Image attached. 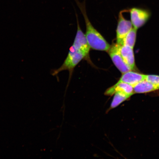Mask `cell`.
<instances>
[{"mask_svg":"<svg viewBox=\"0 0 159 159\" xmlns=\"http://www.w3.org/2000/svg\"><path fill=\"white\" fill-rule=\"evenodd\" d=\"M83 14L86 25V36L91 48L95 50L108 52L111 46L104 37L94 28L87 17L85 9V0L81 3L79 0H75Z\"/></svg>","mask_w":159,"mask_h":159,"instance_id":"6da1fadb","label":"cell"},{"mask_svg":"<svg viewBox=\"0 0 159 159\" xmlns=\"http://www.w3.org/2000/svg\"><path fill=\"white\" fill-rule=\"evenodd\" d=\"M84 58H86L85 56L77 51L72 45L70 48L68 54L63 65L59 69L54 70L52 75H57L61 71L67 70L69 71L70 76L75 67Z\"/></svg>","mask_w":159,"mask_h":159,"instance_id":"7a4b0ae2","label":"cell"},{"mask_svg":"<svg viewBox=\"0 0 159 159\" xmlns=\"http://www.w3.org/2000/svg\"><path fill=\"white\" fill-rule=\"evenodd\" d=\"M120 45L115 43L111 46L108 52L113 63L120 72L123 74L129 71H133L126 64L121 55L120 50Z\"/></svg>","mask_w":159,"mask_h":159,"instance_id":"3957f363","label":"cell"},{"mask_svg":"<svg viewBox=\"0 0 159 159\" xmlns=\"http://www.w3.org/2000/svg\"><path fill=\"white\" fill-rule=\"evenodd\" d=\"M77 18V29L73 46L77 51L82 53L86 58L89 57L91 48L87 41L86 36L80 28L78 18Z\"/></svg>","mask_w":159,"mask_h":159,"instance_id":"277c9868","label":"cell"},{"mask_svg":"<svg viewBox=\"0 0 159 159\" xmlns=\"http://www.w3.org/2000/svg\"><path fill=\"white\" fill-rule=\"evenodd\" d=\"M131 22L138 30L146 23L150 17V13L146 10L134 7L130 10Z\"/></svg>","mask_w":159,"mask_h":159,"instance_id":"5b68a950","label":"cell"},{"mask_svg":"<svg viewBox=\"0 0 159 159\" xmlns=\"http://www.w3.org/2000/svg\"><path fill=\"white\" fill-rule=\"evenodd\" d=\"M121 11L119 14L116 30V43L119 45L122 44L125 37L133 28L131 21L125 19Z\"/></svg>","mask_w":159,"mask_h":159,"instance_id":"8992f818","label":"cell"},{"mask_svg":"<svg viewBox=\"0 0 159 159\" xmlns=\"http://www.w3.org/2000/svg\"><path fill=\"white\" fill-rule=\"evenodd\" d=\"M147 75L140 74L133 71L123 73L118 82H123L134 87L141 81L146 80Z\"/></svg>","mask_w":159,"mask_h":159,"instance_id":"52a82bcc","label":"cell"},{"mask_svg":"<svg viewBox=\"0 0 159 159\" xmlns=\"http://www.w3.org/2000/svg\"><path fill=\"white\" fill-rule=\"evenodd\" d=\"M133 48L128 46L120 45L119 50L125 62L130 67L133 71L136 69L134 56Z\"/></svg>","mask_w":159,"mask_h":159,"instance_id":"ba28073f","label":"cell"},{"mask_svg":"<svg viewBox=\"0 0 159 159\" xmlns=\"http://www.w3.org/2000/svg\"><path fill=\"white\" fill-rule=\"evenodd\" d=\"M116 91H121L131 96L135 94L134 87L132 85L126 83L118 82L107 89L105 93V94L107 96H112Z\"/></svg>","mask_w":159,"mask_h":159,"instance_id":"9c48e42d","label":"cell"},{"mask_svg":"<svg viewBox=\"0 0 159 159\" xmlns=\"http://www.w3.org/2000/svg\"><path fill=\"white\" fill-rule=\"evenodd\" d=\"M134 89L135 94L148 93L159 90V85L154 84L146 80L134 85Z\"/></svg>","mask_w":159,"mask_h":159,"instance_id":"30bf717a","label":"cell"},{"mask_svg":"<svg viewBox=\"0 0 159 159\" xmlns=\"http://www.w3.org/2000/svg\"><path fill=\"white\" fill-rule=\"evenodd\" d=\"M114 98H113L112 102L111 103L109 110L116 108L121 103L127 100L132 96L130 95L121 92V91H116L114 93Z\"/></svg>","mask_w":159,"mask_h":159,"instance_id":"8fae6325","label":"cell"},{"mask_svg":"<svg viewBox=\"0 0 159 159\" xmlns=\"http://www.w3.org/2000/svg\"><path fill=\"white\" fill-rule=\"evenodd\" d=\"M137 29L133 27L123 40L122 44L134 49L136 43Z\"/></svg>","mask_w":159,"mask_h":159,"instance_id":"7c38bea8","label":"cell"},{"mask_svg":"<svg viewBox=\"0 0 159 159\" xmlns=\"http://www.w3.org/2000/svg\"><path fill=\"white\" fill-rule=\"evenodd\" d=\"M146 80L154 84L159 85V75H147Z\"/></svg>","mask_w":159,"mask_h":159,"instance_id":"4fadbf2b","label":"cell"}]
</instances>
